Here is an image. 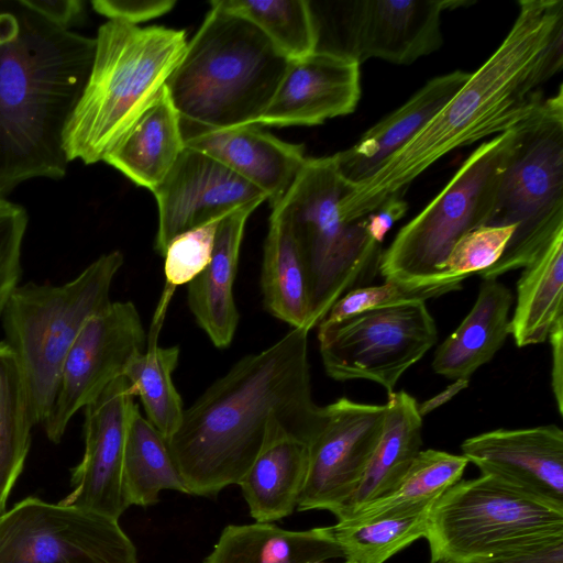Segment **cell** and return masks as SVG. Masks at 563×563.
Returning <instances> with one entry per match:
<instances>
[{
  "instance_id": "42",
  "label": "cell",
  "mask_w": 563,
  "mask_h": 563,
  "mask_svg": "<svg viewBox=\"0 0 563 563\" xmlns=\"http://www.w3.org/2000/svg\"><path fill=\"white\" fill-rule=\"evenodd\" d=\"M407 209L402 192L388 197L375 211L364 217L368 236L382 244L386 233L405 216Z\"/></svg>"
},
{
  "instance_id": "20",
  "label": "cell",
  "mask_w": 563,
  "mask_h": 563,
  "mask_svg": "<svg viewBox=\"0 0 563 563\" xmlns=\"http://www.w3.org/2000/svg\"><path fill=\"white\" fill-rule=\"evenodd\" d=\"M184 144L216 158L262 190L271 207L287 192L307 157L303 146L285 142L260 125L211 130L181 123Z\"/></svg>"
},
{
  "instance_id": "16",
  "label": "cell",
  "mask_w": 563,
  "mask_h": 563,
  "mask_svg": "<svg viewBox=\"0 0 563 563\" xmlns=\"http://www.w3.org/2000/svg\"><path fill=\"white\" fill-rule=\"evenodd\" d=\"M133 398L129 382L120 376L84 408L85 452L71 470V490L60 504L117 520L130 507L122 476Z\"/></svg>"
},
{
  "instance_id": "21",
  "label": "cell",
  "mask_w": 563,
  "mask_h": 563,
  "mask_svg": "<svg viewBox=\"0 0 563 563\" xmlns=\"http://www.w3.org/2000/svg\"><path fill=\"white\" fill-rule=\"evenodd\" d=\"M470 75L454 70L430 79L401 107L369 128L350 148L334 154L342 177L351 185L369 178L437 114Z\"/></svg>"
},
{
  "instance_id": "6",
  "label": "cell",
  "mask_w": 563,
  "mask_h": 563,
  "mask_svg": "<svg viewBox=\"0 0 563 563\" xmlns=\"http://www.w3.org/2000/svg\"><path fill=\"white\" fill-rule=\"evenodd\" d=\"M351 187L335 155L307 157L287 192L272 207L288 223L303 261L310 330L338 299L367 286L379 273L382 244L368 236L364 218L346 222L340 214V200Z\"/></svg>"
},
{
  "instance_id": "45",
  "label": "cell",
  "mask_w": 563,
  "mask_h": 563,
  "mask_svg": "<svg viewBox=\"0 0 563 563\" xmlns=\"http://www.w3.org/2000/svg\"><path fill=\"white\" fill-rule=\"evenodd\" d=\"M467 385H468V379H466V378L456 379L454 383L449 385L446 388H444L442 391H440L432 398L426 400L421 405H418L419 415L423 418L429 412L433 411L434 409H437L440 406L448 402L456 394H459L461 390L466 388Z\"/></svg>"
},
{
  "instance_id": "39",
  "label": "cell",
  "mask_w": 563,
  "mask_h": 563,
  "mask_svg": "<svg viewBox=\"0 0 563 563\" xmlns=\"http://www.w3.org/2000/svg\"><path fill=\"white\" fill-rule=\"evenodd\" d=\"M27 222V212L22 206L0 197V317L19 286L21 250Z\"/></svg>"
},
{
  "instance_id": "24",
  "label": "cell",
  "mask_w": 563,
  "mask_h": 563,
  "mask_svg": "<svg viewBox=\"0 0 563 563\" xmlns=\"http://www.w3.org/2000/svg\"><path fill=\"white\" fill-rule=\"evenodd\" d=\"M514 295L497 278L484 279L478 296L461 324L437 349L433 371L449 379H468L488 363L510 334Z\"/></svg>"
},
{
  "instance_id": "11",
  "label": "cell",
  "mask_w": 563,
  "mask_h": 563,
  "mask_svg": "<svg viewBox=\"0 0 563 563\" xmlns=\"http://www.w3.org/2000/svg\"><path fill=\"white\" fill-rule=\"evenodd\" d=\"M465 0H354L312 2L316 51L360 65L368 58L407 65L438 51L442 13Z\"/></svg>"
},
{
  "instance_id": "3",
  "label": "cell",
  "mask_w": 563,
  "mask_h": 563,
  "mask_svg": "<svg viewBox=\"0 0 563 563\" xmlns=\"http://www.w3.org/2000/svg\"><path fill=\"white\" fill-rule=\"evenodd\" d=\"M95 46L24 0H0V197L29 179L65 176V131Z\"/></svg>"
},
{
  "instance_id": "15",
  "label": "cell",
  "mask_w": 563,
  "mask_h": 563,
  "mask_svg": "<svg viewBox=\"0 0 563 563\" xmlns=\"http://www.w3.org/2000/svg\"><path fill=\"white\" fill-rule=\"evenodd\" d=\"M385 405L342 397L325 406V420L309 445L297 509L334 516L356 489L383 432Z\"/></svg>"
},
{
  "instance_id": "28",
  "label": "cell",
  "mask_w": 563,
  "mask_h": 563,
  "mask_svg": "<svg viewBox=\"0 0 563 563\" xmlns=\"http://www.w3.org/2000/svg\"><path fill=\"white\" fill-rule=\"evenodd\" d=\"M523 268L509 322L519 347L545 342L563 320V232Z\"/></svg>"
},
{
  "instance_id": "32",
  "label": "cell",
  "mask_w": 563,
  "mask_h": 563,
  "mask_svg": "<svg viewBox=\"0 0 563 563\" xmlns=\"http://www.w3.org/2000/svg\"><path fill=\"white\" fill-rule=\"evenodd\" d=\"M433 503L368 519L338 521L331 526L332 533L345 560L384 563L413 541L424 538Z\"/></svg>"
},
{
  "instance_id": "9",
  "label": "cell",
  "mask_w": 563,
  "mask_h": 563,
  "mask_svg": "<svg viewBox=\"0 0 563 563\" xmlns=\"http://www.w3.org/2000/svg\"><path fill=\"white\" fill-rule=\"evenodd\" d=\"M424 538L430 562L475 561L563 538V506L482 474L433 503Z\"/></svg>"
},
{
  "instance_id": "41",
  "label": "cell",
  "mask_w": 563,
  "mask_h": 563,
  "mask_svg": "<svg viewBox=\"0 0 563 563\" xmlns=\"http://www.w3.org/2000/svg\"><path fill=\"white\" fill-rule=\"evenodd\" d=\"M463 563H563V538Z\"/></svg>"
},
{
  "instance_id": "2",
  "label": "cell",
  "mask_w": 563,
  "mask_h": 563,
  "mask_svg": "<svg viewBox=\"0 0 563 563\" xmlns=\"http://www.w3.org/2000/svg\"><path fill=\"white\" fill-rule=\"evenodd\" d=\"M498 48L437 114L339 203L344 221L360 220L450 152L517 128L536 114L540 89L563 66V1L522 0Z\"/></svg>"
},
{
  "instance_id": "17",
  "label": "cell",
  "mask_w": 563,
  "mask_h": 563,
  "mask_svg": "<svg viewBox=\"0 0 563 563\" xmlns=\"http://www.w3.org/2000/svg\"><path fill=\"white\" fill-rule=\"evenodd\" d=\"M152 192L158 208L154 249L162 256L180 233L221 220L251 202L267 200L262 190L216 158L186 146Z\"/></svg>"
},
{
  "instance_id": "4",
  "label": "cell",
  "mask_w": 563,
  "mask_h": 563,
  "mask_svg": "<svg viewBox=\"0 0 563 563\" xmlns=\"http://www.w3.org/2000/svg\"><path fill=\"white\" fill-rule=\"evenodd\" d=\"M289 63L252 23L211 5L165 87L184 124L254 125Z\"/></svg>"
},
{
  "instance_id": "12",
  "label": "cell",
  "mask_w": 563,
  "mask_h": 563,
  "mask_svg": "<svg viewBox=\"0 0 563 563\" xmlns=\"http://www.w3.org/2000/svg\"><path fill=\"white\" fill-rule=\"evenodd\" d=\"M317 327L321 360L331 378L371 380L388 395L438 340L424 301L371 309Z\"/></svg>"
},
{
  "instance_id": "18",
  "label": "cell",
  "mask_w": 563,
  "mask_h": 563,
  "mask_svg": "<svg viewBox=\"0 0 563 563\" xmlns=\"http://www.w3.org/2000/svg\"><path fill=\"white\" fill-rule=\"evenodd\" d=\"M461 450L483 475L563 506V431L560 427L497 429L466 439Z\"/></svg>"
},
{
  "instance_id": "43",
  "label": "cell",
  "mask_w": 563,
  "mask_h": 563,
  "mask_svg": "<svg viewBox=\"0 0 563 563\" xmlns=\"http://www.w3.org/2000/svg\"><path fill=\"white\" fill-rule=\"evenodd\" d=\"M35 12L55 23L71 30L78 24L85 13V3L80 0H24Z\"/></svg>"
},
{
  "instance_id": "31",
  "label": "cell",
  "mask_w": 563,
  "mask_h": 563,
  "mask_svg": "<svg viewBox=\"0 0 563 563\" xmlns=\"http://www.w3.org/2000/svg\"><path fill=\"white\" fill-rule=\"evenodd\" d=\"M35 424L20 364L5 341L0 342V515L18 481Z\"/></svg>"
},
{
  "instance_id": "23",
  "label": "cell",
  "mask_w": 563,
  "mask_h": 563,
  "mask_svg": "<svg viewBox=\"0 0 563 563\" xmlns=\"http://www.w3.org/2000/svg\"><path fill=\"white\" fill-rule=\"evenodd\" d=\"M383 432L353 494L335 515L343 521L388 495L402 479L422 445V417L406 391L388 395Z\"/></svg>"
},
{
  "instance_id": "7",
  "label": "cell",
  "mask_w": 563,
  "mask_h": 563,
  "mask_svg": "<svg viewBox=\"0 0 563 563\" xmlns=\"http://www.w3.org/2000/svg\"><path fill=\"white\" fill-rule=\"evenodd\" d=\"M120 251L102 254L63 285L29 283L11 294L2 313L5 343L22 369L32 413L43 423L55 404L65 357L87 321L110 305Z\"/></svg>"
},
{
  "instance_id": "34",
  "label": "cell",
  "mask_w": 563,
  "mask_h": 563,
  "mask_svg": "<svg viewBox=\"0 0 563 563\" xmlns=\"http://www.w3.org/2000/svg\"><path fill=\"white\" fill-rule=\"evenodd\" d=\"M210 5L252 23L289 60L317 48V29L308 0H213Z\"/></svg>"
},
{
  "instance_id": "36",
  "label": "cell",
  "mask_w": 563,
  "mask_h": 563,
  "mask_svg": "<svg viewBox=\"0 0 563 563\" xmlns=\"http://www.w3.org/2000/svg\"><path fill=\"white\" fill-rule=\"evenodd\" d=\"M219 221L183 232L169 242L163 255L166 288L157 313L164 314L176 287L188 285L210 263Z\"/></svg>"
},
{
  "instance_id": "37",
  "label": "cell",
  "mask_w": 563,
  "mask_h": 563,
  "mask_svg": "<svg viewBox=\"0 0 563 563\" xmlns=\"http://www.w3.org/2000/svg\"><path fill=\"white\" fill-rule=\"evenodd\" d=\"M461 283L412 286L385 280L383 285L378 286L358 287L338 299L322 321L329 323L338 322L371 309L413 301H426L427 299L461 289Z\"/></svg>"
},
{
  "instance_id": "8",
  "label": "cell",
  "mask_w": 563,
  "mask_h": 563,
  "mask_svg": "<svg viewBox=\"0 0 563 563\" xmlns=\"http://www.w3.org/2000/svg\"><path fill=\"white\" fill-rule=\"evenodd\" d=\"M486 225H516L500 258L478 273L498 278L530 264L563 232V88L517 128Z\"/></svg>"
},
{
  "instance_id": "35",
  "label": "cell",
  "mask_w": 563,
  "mask_h": 563,
  "mask_svg": "<svg viewBox=\"0 0 563 563\" xmlns=\"http://www.w3.org/2000/svg\"><path fill=\"white\" fill-rule=\"evenodd\" d=\"M468 463L463 455L432 449L421 450L402 479L388 495L367 505L346 520L368 519L385 512L433 503L461 481Z\"/></svg>"
},
{
  "instance_id": "29",
  "label": "cell",
  "mask_w": 563,
  "mask_h": 563,
  "mask_svg": "<svg viewBox=\"0 0 563 563\" xmlns=\"http://www.w3.org/2000/svg\"><path fill=\"white\" fill-rule=\"evenodd\" d=\"M261 289L265 309L291 328H309L308 282L292 232L275 211L264 243Z\"/></svg>"
},
{
  "instance_id": "19",
  "label": "cell",
  "mask_w": 563,
  "mask_h": 563,
  "mask_svg": "<svg viewBox=\"0 0 563 563\" xmlns=\"http://www.w3.org/2000/svg\"><path fill=\"white\" fill-rule=\"evenodd\" d=\"M361 97L360 64L322 51L290 60L254 125H316L353 112Z\"/></svg>"
},
{
  "instance_id": "38",
  "label": "cell",
  "mask_w": 563,
  "mask_h": 563,
  "mask_svg": "<svg viewBox=\"0 0 563 563\" xmlns=\"http://www.w3.org/2000/svg\"><path fill=\"white\" fill-rule=\"evenodd\" d=\"M516 225H483L463 235L452 247L444 272L452 278L465 279L472 273L492 267L503 255Z\"/></svg>"
},
{
  "instance_id": "22",
  "label": "cell",
  "mask_w": 563,
  "mask_h": 563,
  "mask_svg": "<svg viewBox=\"0 0 563 563\" xmlns=\"http://www.w3.org/2000/svg\"><path fill=\"white\" fill-rule=\"evenodd\" d=\"M261 203L245 205L219 221L211 261L188 284V307L198 325L218 349L231 344L238 328L240 314L233 285L240 249L246 221Z\"/></svg>"
},
{
  "instance_id": "30",
  "label": "cell",
  "mask_w": 563,
  "mask_h": 563,
  "mask_svg": "<svg viewBox=\"0 0 563 563\" xmlns=\"http://www.w3.org/2000/svg\"><path fill=\"white\" fill-rule=\"evenodd\" d=\"M122 477L129 506H152L165 489L188 494L167 440L142 416L136 404L126 432Z\"/></svg>"
},
{
  "instance_id": "13",
  "label": "cell",
  "mask_w": 563,
  "mask_h": 563,
  "mask_svg": "<svg viewBox=\"0 0 563 563\" xmlns=\"http://www.w3.org/2000/svg\"><path fill=\"white\" fill-rule=\"evenodd\" d=\"M0 563H137L119 520L26 497L0 515Z\"/></svg>"
},
{
  "instance_id": "27",
  "label": "cell",
  "mask_w": 563,
  "mask_h": 563,
  "mask_svg": "<svg viewBox=\"0 0 563 563\" xmlns=\"http://www.w3.org/2000/svg\"><path fill=\"white\" fill-rule=\"evenodd\" d=\"M308 461V443L290 435L262 450L238 484L255 522L272 523L297 509Z\"/></svg>"
},
{
  "instance_id": "26",
  "label": "cell",
  "mask_w": 563,
  "mask_h": 563,
  "mask_svg": "<svg viewBox=\"0 0 563 563\" xmlns=\"http://www.w3.org/2000/svg\"><path fill=\"white\" fill-rule=\"evenodd\" d=\"M344 558L331 526L292 531L273 523L227 526L203 563H314Z\"/></svg>"
},
{
  "instance_id": "40",
  "label": "cell",
  "mask_w": 563,
  "mask_h": 563,
  "mask_svg": "<svg viewBox=\"0 0 563 563\" xmlns=\"http://www.w3.org/2000/svg\"><path fill=\"white\" fill-rule=\"evenodd\" d=\"M175 4V0H93L91 2L93 10L107 16L108 20L133 25L162 16Z\"/></svg>"
},
{
  "instance_id": "33",
  "label": "cell",
  "mask_w": 563,
  "mask_h": 563,
  "mask_svg": "<svg viewBox=\"0 0 563 563\" xmlns=\"http://www.w3.org/2000/svg\"><path fill=\"white\" fill-rule=\"evenodd\" d=\"M158 327L152 325L146 347L131 360L123 376L132 395L139 396L146 419L168 440L177 430L185 410L172 378L180 350L176 345L158 346Z\"/></svg>"
},
{
  "instance_id": "25",
  "label": "cell",
  "mask_w": 563,
  "mask_h": 563,
  "mask_svg": "<svg viewBox=\"0 0 563 563\" xmlns=\"http://www.w3.org/2000/svg\"><path fill=\"white\" fill-rule=\"evenodd\" d=\"M185 148L181 121L166 87L104 157L135 185L153 191Z\"/></svg>"
},
{
  "instance_id": "44",
  "label": "cell",
  "mask_w": 563,
  "mask_h": 563,
  "mask_svg": "<svg viewBox=\"0 0 563 563\" xmlns=\"http://www.w3.org/2000/svg\"><path fill=\"white\" fill-rule=\"evenodd\" d=\"M552 346V390L560 415H563V320L552 329L549 339Z\"/></svg>"
},
{
  "instance_id": "5",
  "label": "cell",
  "mask_w": 563,
  "mask_h": 563,
  "mask_svg": "<svg viewBox=\"0 0 563 563\" xmlns=\"http://www.w3.org/2000/svg\"><path fill=\"white\" fill-rule=\"evenodd\" d=\"M90 71L68 121V162L103 161L155 101L180 62L184 30L108 20L98 29Z\"/></svg>"
},
{
  "instance_id": "1",
  "label": "cell",
  "mask_w": 563,
  "mask_h": 563,
  "mask_svg": "<svg viewBox=\"0 0 563 563\" xmlns=\"http://www.w3.org/2000/svg\"><path fill=\"white\" fill-rule=\"evenodd\" d=\"M307 329L239 360L184 410L168 448L189 495L212 497L239 484L262 450L290 435L306 443L321 430Z\"/></svg>"
},
{
  "instance_id": "46",
  "label": "cell",
  "mask_w": 563,
  "mask_h": 563,
  "mask_svg": "<svg viewBox=\"0 0 563 563\" xmlns=\"http://www.w3.org/2000/svg\"><path fill=\"white\" fill-rule=\"evenodd\" d=\"M314 563H325V561H322V562H314ZM343 563H355V562L350 561V560H345Z\"/></svg>"
},
{
  "instance_id": "10",
  "label": "cell",
  "mask_w": 563,
  "mask_h": 563,
  "mask_svg": "<svg viewBox=\"0 0 563 563\" xmlns=\"http://www.w3.org/2000/svg\"><path fill=\"white\" fill-rule=\"evenodd\" d=\"M517 128L482 143L445 187L399 230L380 258L379 273L385 280L412 286L462 282L448 276L444 264L463 235L486 225Z\"/></svg>"
},
{
  "instance_id": "14",
  "label": "cell",
  "mask_w": 563,
  "mask_h": 563,
  "mask_svg": "<svg viewBox=\"0 0 563 563\" xmlns=\"http://www.w3.org/2000/svg\"><path fill=\"white\" fill-rule=\"evenodd\" d=\"M145 331L131 301H115L91 317L69 349L58 394L42 423L49 441L58 443L73 416L91 402L131 360L145 349Z\"/></svg>"
}]
</instances>
